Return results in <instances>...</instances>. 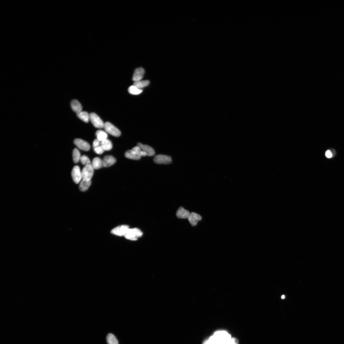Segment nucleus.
I'll list each match as a JSON object with an SVG mask.
<instances>
[{
    "instance_id": "obj_1",
    "label": "nucleus",
    "mask_w": 344,
    "mask_h": 344,
    "mask_svg": "<svg viewBox=\"0 0 344 344\" xmlns=\"http://www.w3.org/2000/svg\"><path fill=\"white\" fill-rule=\"evenodd\" d=\"M146 156L145 153L138 146L134 147L131 150L127 151L125 153V156L127 158L134 160H139L141 159V156Z\"/></svg>"
},
{
    "instance_id": "obj_2",
    "label": "nucleus",
    "mask_w": 344,
    "mask_h": 344,
    "mask_svg": "<svg viewBox=\"0 0 344 344\" xmlns=\"http://www.w3.org/2000/svg\"><path fill=\"white\" fill-rule=\"evenodd\" d=\"M143 235L142 232L138 228H129L124 237L127 239L135 241L141 237Z\"/></svg>"
},
{
    "instance_id": "obj_3",
    "label": "nucleus",
    "mask_w": 344,
    "mask_h": 344,
    "mask_svg": "<svg viewBox=\"0 0 344 344\" xmlns=\"http://www.w3.org/2000/svg\"><path fill=\"white\" fill-rule=\"evenodd\" d=\"M94 169L91 164L85 165L81 171L82 180H91L94 173Z\"/></svg>"
},
{
    "instance_id": "obj_4",
    "label": "nucleus",
    "mask_w": 344,
    "mask_h": 344,
    "mask_svg": "<svg viewBox=\"0 0 344 344\" xmlns=\"http://www.w3.org/2000/svg\"><path fill=\"white\" fill-rule=\"evenodd\" d=\"M104 128L106 133L114 137H119L121 135V132L120 130L110 122H105Z\"/></svg>"
},
{
    "instance_id": "obj_5",
    "label": "nucleus",
    "mask_w": 344,
    "mask_h": 344,
    "mask_svg": "<svg viewBox=\"0 0 344 344\" xmlns=\"http://www.w3.org/2000/svg\"><path fill=\"white\" fill-rule=\"evenodd\" d=\"M90 120L96 128L102 129L104 127L105 123L95 113H92L90 114Z\"/></svg>"
},
{
    "instance_id": "obj_6",
    "label": "nucleus",
    "mask_w": 344,
    "mask_h": 344,
    "mask_svg": "<svg viewBox=\"0 0 344 344\" xmlns=\"http://www.w3.org/2000/svg\"><path fill=\"white\" fill-rule=\"evenodd\" d=\"M129 228V227L127 225H122L113 229L111 233L112 234L118 236H124Z\"/></svg>"
},
{
    "instance_id": "obj_7",
    "label": "nucleus",
    "mask_w": 344,
    "mask_h": 344,
    "mask_svg": "<svg viewBox=\"0 0 344 344\" xmlns=\"http://www.w3.org/2000/svg\"><path fill=\"white\" fill-rule=\"evenodd\" d=\"M153 160L155 163L158 164H169L172 162L170 156L161 154L156 156Z\"/></svg>"
},
{
    "instance_id": "obj_8",
    "label": "nucleus",
    "mask_w": 344,
    "mask_h": 344,
    "mask_svg": "<svg viewBox=\"0 0 344 344\" xmlns=\"http://www.w3.org/2000/svg\"><path fill=\"white\" fill-rule=\"evenodd\" d=\"M71 176L73 181L76 184L79 183L82 179L81 172L78 166L76 165L72 169Z\"/></svg>"
},
{
    "instance_id": "obj_9",
    "label": "nucleus",
    "mask_w": 344,
    "mask_h": 344,
    "mask_svg": "<svg viewBox=\"0 0 344 344\" xmlns=\"http://www.w3.org/2000/svg\"><path fill=\"white\" fill-rule=\"evenodd\" d=\"M74 143L79 149L83 151H88L90 149V144L81 139H75L74 140Z\"/></svg>"
},
{
    "instance_id": "obj_10",
    "label": "nucleus",
    "mask_w": 344,
    "mask_h": 344,
    "mask_svg": "<svg viewBox=\"0 0 344 344\" xmlns=\"http://www.w3.org/2000/svg\"><path fill=\"white\" fill-rule=\"evenodd\" d=\"M137 146L139 147L142 151L145 152L147 156H153L155 155V152L154 150L151 146L146 145H143L141 143H138L137 144Z\"/></svg>"
},
{
    "instance_id": "obj_11",
    "label": "nucleus",
    "mask_w": 344,
    "mask_h": 344,
    "mask_svg": "<svg viewBox=\"0 0 344 344\" xmlns=\"http://www.w3.org/2000/svg\"><path fill=\"white\" fill-rule=\"evenodd\" d=\"M145 73V70L142 67H139L136 69L134 72L132 80L135 82L141 80L143 78Z\"/></svg>"
},
{
    "instance_id": "obj_12",
    "label": "nucleus",
    "mask_w": 344,
    "mask_h": 344,
    "mask_svg": "<svg viewBox=\"0 0 344 344\" xmlns=\"http://www.w3.org/2000/svg\"><path fill=\"white\" fill-rule=\"evenodd\" d=\"M188 219L191 225L195 226L196 225L199 221L201 220L202 217L200 215L192 212L190 213Z\"/></svg>"
},
{
    "instance_id": "obj_13",
    "label": "nucleus",
    "mask_w": 344,
    "mask_h": 344,
    "mask_svg": "<svg viewBox=\"0 0 344 344\" xmlns=\"http://www.w3.org/2000/svg\"><path fill=\"white\" fill-rule=\"evenodd\" d=\"M116 159L112 156H106L103 160V167H108L111 166L116 162Z\"/></svg>"
},
{
    "instance_id": "obj_14",
    "label": "nucleus",
    "mask_w": 344,
    "mask_h": 344,
    "mask_svg": "<svg viewBox=\"0 0 344 344\" xmlns=\"http://www.w3.org/2000/svg\"><path fill=\"white\" fill-rule=\"evenodd\" d=\"M190 214L189 212L180 207L177 212L176 215L178 218L185 219L188 218Z\"/></svg>"
},
{
    "instance_id": "obj_15",
    "label": "nucleus",
    "mask_w": 344,
    "mask_h": 344,
    "mask_svg": "<svg viewBox=\"0 0 344 344\" xmlns=\"http://www.w3.org/2000/svg\"><path fill=\"white\" fill-rule=\"evenodd\" d=\"M71 105L72 110L76 114L82 111V106L77 100H72Z\"/></svg>"
},
{
    "instance_id": "obj_16",
    "label": "nucleus",
    "mask_w": 344,
    "mask_h": 344,
    "mask_svg": "<svg viewBox=\"0 0 344 344\" xmlns=\"http://www.w3.org/2000/svg\"><path fill=\"white\" fill-rule=\"evenodd\" d=\"M92 165L94 169H99L103 167V160L99 157H96L93 159Z\"/></svg>"
},
{
    "instance_id": "obj_17",
    "label": "nucleus",
    "mask_w": 344,
    "mask_h": 344,
    "mask_svg": "<svg viewBox=\"0 0 344 344\" xmlns=\"http://www.w3.org/2000/svg\"><path fill=\"white\" fill-rule=\"evenodd\" d=\"M91 181L86 180H82L81 181L79 185L80 190L82 192H85L87 191L91 184Z\"/></svg>"
},
{
    "instance_id": "obj_18",
    "label": "nucleus",
    "mask_w": 344,
    "mask_h": 344,
    "mask_svg": "<svg viewBox=\"0 0 344 344\" xmlns=\"http://www.w3.org/2000/svg\"><path fill=\"white\" fill-rule=\"evenodd\" d=\"M101 146L105 151L111 150L113 148V144L111 141L108 139H106L100 142Z\"/></svg>"
},
{
    "instance_id": "obj_19",
    "label": "nucleus",
    "mask_w": 344,
    "mask_h": 344,
    "mask_svg": "<svg viewBox=\"0 0 344 344\" xmlns=\"http://www.w3.org/2000/svg\"><path fill=\"white\" fill-rule=\"evenodd\" d=\"M95 135L97 140L100 142L107 139L108 135L107 133L102 130H98L96 132Z\"/></svg>"
},
{
    "instance_id": "obj_20",
    "label": "nucleus",
    "mask_w": 344,
    "mask_h": 344,
    "mask_svg": "<svg viewBox=\"0 0 344 344\" xmlns=\"http://www.w3.org/2000/svg\"><path fill=\"white\" fill-rule=\"evenodd\" d=\"M77 116L80 119L86 123H87L90 120V114L85 111H82L76 114Z\"/></svg>"
},
{
    "instance_id": "obj_21",
    "label": "nucleus",
    "mask_w": 344,
    "mask_h": 344,
    "mask_svg": "<svg viewBox=\"0 0 344 344\" xmlns=\"http://www.w3.org/2000/svg\"><path fill=\"white\" fill-rule=\"evenodd\" d=\"M150 83V82L148 80H141L139 81L135 82L133 85L138 88L141 89L142 88L148 86Z\"/></svg>"
},
{
    "instance_id": "obj_22",
    "label": "nucleus",
    "mask_w": 344,
    "mask_h": 344,
    "mask_svg": "<svg viewBox=\"0 0 344 344\" xmlns=\"http://www.w3.org/2000/svg\"><path fill=\"white\" fill-rule=\"evenodd\" d=\"M128 91L130 94L135 95H138L143 92V90L142 89L138 88L134 86V85L129 87Z\"/></svg>"
},
{
    "instance_id": "obj_23",
    "label": "nucleus",
    "mask_w": 344,
    "mask_h": 344,
    "mask_svg": "<svg viewBox=\"0 0 344 344\" xmlns=\"http://www.w3.org/2000/svg\"><path fill=\"white\" fill-rule=\"evenodd\" d=\"M106 339L108 344H119L117 339L112 334H109Z\"/></svg>"
},
{
    "instance_id": "obj_24",
    "label": "nucleus",
    "mask_w": 344,
    "mask_h": 344,
    "mask_svg": "<svg viewBox=\"0 0 344 344\" xmlns=\"http://www.w3.org/2000/svg\"><path fill=\"white\" fill-rule=\"evenodd\" d=\"M73 159L74 162L76 164L80 161L81 156L79 151L77 148H75L73 153Z\"/></svg>"
},
{
    "instance_id": "obj_25",
    "label": "nucleus",
    "mask_w": 344,
    "mask_h": 344,
    "mask_svg": "<svg viewBox=\"0 0 344 344\" xmlns=\"http://www.w3.org/2000/svg\"><path fill=\"white\" fill-rule=\"evenodd\" d=\"M204 344H220V343L217 338L214 335L211 337Z\"/></svg>"
},
{
    "instance_id": "obj_26",
    "label": "nucleus",
    "mask_w": 344,
    "mask_h": 344,
    "mask_svg": "<svg viewBox=\"0 0 344 344\" xmlns=\"http://www.w3.org/2000/svg\"><path fill=\"white\" fill-rule=\"evenodd\" d=\"M80 160L81 164L84 165H86L91 164L90 159L85 155H83L81 156Z\"/></svg>"
},
{
    "instance_id": "obj_27",
    "label": "nucleus",
    "mask_w": 344,
    "mask_h": 344,
    "mask_svg": "<svg viewBox=\"0 0 344 344\" xmlns=\"http://www.w3.org/2000/svg\"><path fill=\"white\" fill-rule=\"evenodd\" d=\"M93 149H94L95 152L96 154L99 155L103 154L105 151L101 145L93 148Z\"/></svg>"
},
{
    "instance_id": "obj_28",
    "label": "nucleus",
    "mask_w": 344,
    "mask_h": 344,
    "mask_svg": "<svg viewBox=\"0 0 344 344\" xmlns=\"http://www.w3.org/2000/svg\"><path fill=\"white\" fill-rule=\"evenodd\" d=\"M101 145L100 142L97 139H95L93 142V148H94Z\"/></svg>"
},
{
    "instance_id": "obj_29",
    "label": "nucleus",
    "mask_w": 344,
    "mask_h": 344,
    "mask_svg": "<svg viewBox=\"0 0 344 344\" xmlns=\"http://www.w3.org/2000/svg\"><path fill=\"white\" fill-rule=\"evenodd\" d=\"M238 341L235 338H232L231 340L227 344H238Z\"/></svg>"
},
{
    "instance_id": "obj_30",
    "label": "nucleus",
    "mask_w": 344,
    "mask_h": 344,
    "mask_svg": "<svg viewBox=\"0 0 344 344\" xmlns=\"http://www.w3.org/2000/svg\"><path fill=\"white\" fill-rule=\"evenodd\" d=\"M326 156L328 158H331L332 156V153L329 150L327 151L326 152Z\"/></svg>"
},
{
    "instance_id": "obj_31",
    "label": "nucleus",
    "mask_w": 344,
    "mask_h": 344,
    "mask_svg": "<svg viewBox=\"0 0 344 344\" xmlns=\"http://www.w3.org/2000/svg\"><path fill=\"white\" fill-rule=\"evenodd\" d=\"M285 296H284V295H283L281 296V298L282 299H284V298H285Z\"/></svg>"
}]
</instances>
